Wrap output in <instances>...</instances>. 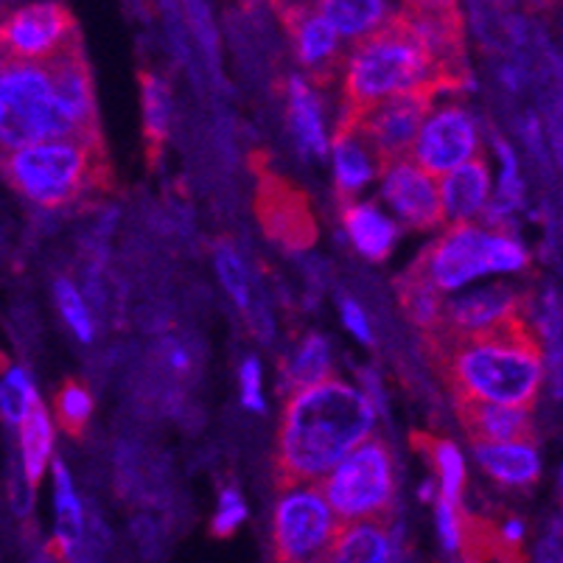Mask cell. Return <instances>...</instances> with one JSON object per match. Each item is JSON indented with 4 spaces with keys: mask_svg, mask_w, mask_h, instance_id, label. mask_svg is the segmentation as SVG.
<instances>
[{
    "mask_svg": "<svg viewBox=\"0 0 563 563\" xmlns=\"http://www.w3.org/2000/svg\"><path fill=\"white\" fill-rule=\"evenodd\" d=\"M390 519H360L342 521L336 527L334 539L322 561H342V563H382L396 555L393 544Z\"/></svg>",
    "mask_w": 563,
    "mask_h": 563,
    "instance_id": "17",
    "label": "cell"
},
{
    "mask_svg": "<svg viewBox=\"0 0 563 563\" xmlns=\"http://www.w3.org/2000/svg\"><path fill=\"white\" fill-rule=\"evenodd\" d=\"M412 446H418L421 452L429 454V460L434 463L440 474V488H443V501H452L457 505L460 490H463V457H460L457 446L449 443V440H438V438H427V434H412Z\"/></svg>",
    "mask_w": 563,
    "mask_h": 563,
    "instance_id": "26",
    "label": "cell"
},
{
    "mask_svg": "<svg viewBox=\"0 0 563 563\" xmlns=\"http://www.w3.org/2000/svg\"><path fill=\"white\" fill-rule=\"evenodd\" d=\"M342 320H345L347 329L353 331V334L360 336L362 342H371V329H367V317L365 311L360 309V306L353 303V300H342Z\"/></svg>",
    "mask_w": 563,
    "mask_h": 563,
    "instance_id": "38",
    "label": "cell"
},
{
    "mask_svg": "<svg viewBox=\"0 0 563 563\" xmlns=\"http://www.w3.org/2000/svg\"><path fill=\"white\" fill-rule=\"evenodd\" d=\"M93 412V398L79 382H65L56 393V421L70 438H79L85 432L87 421Z\"/></svg>",
    "mask_w": 563,
    "mask_h": 563,
    "instance_id": "30",
    "label": "cell"
},
{
    "mask_svg": "<svg viewBox=\"0 0 563 563\" xmlns=\"http://www.w3.org/2000/svg\"><path fill=\"white\" fill-rule=\"evenodd\" d=\"M334 510L336 521L390 519L393 494V457L384 440H362L347 452L317 485Z\"/></svg>",
    "mask_w": 563,
    "mask_h": 563,
    "instance_id": "6",
    "label": "cell"
},
{
    "mask_svg": "<svg viewBox=\"0 0 563 563\" xmlns=\"http://www.w3.org/2000/svg\"><path fill=\"white\" fill-rule=\"evenodd\" d=\"M20 446H23V474L32 488L43 479V471L51 460V443H54V429H51V418L45 412L37 396L25 404L23 415H20Z\"/></svg>",
    "mask_w": 563,
    "mask_h": 563,
    "instance_id": "21",
    "label": "cell"
},
{
    "mask_svg": "<svg viewBox=\"0 0 563 563\" xmlns=\"http://www.w3.org/2000/svg\"><path fill=\"white\" fill-rule=\"evenodd\" d=\"M56 477V547L59 555L63 550H74L81 541V530H85V519H81V505L76 499L74 488H70V477L63 463H54Z\"/></svg>",
    "mask_w": 563,
    "mask_h": 563,
    "instance_id": "27",
    "label": "cell"
},
{
    "mask_svg": "<svg viewBox=\"0 0 563 563\" xmlns=\"http://www.w3.org/2000/svg\"><path fill=\"white\" fill-rule=\"evenodd\" d=\"M521 309H525V300L519 295L508 289H488L465 300L443 303V314H440L438 325L449 331H483Z\"/></svg>",
    "mask_w": 563,
    "mask_h": 563,
    "instance_id": "18",
    "label": "cell"
},
{
    "mask_svg": "<svg viewBox=\"0 0 563 563\" xmlns=\"http://www.w3.org/2000/svg\"><path fill=\"white\" fill-rule=\"evenodd\" d=\"M465 432L474 443H536V429L527 407L454 398Z\"/></svg>",
    "mask_w": 563,
    "mask_h": 563,
    "instance_id": "15",
    "label": "cell"
},
{
    "mask_svg": "<svg viewBox=\"0 0 563 563\" xmlns=\"http://www.w3.org/2000/svg\"><path fill=\"white\" fill-rule=\"evenodd\" d=\"M440 205H443V219L452 222H471L488 202L490 174L483 155L460 163L452 172L440 174L438 183Z\"/></svg>",
    "mask_w": 563,
    "mask_h": 563,
    "instance_id": "16",
    "label": "cell"
},
{
    "mask_svg": "<svg viewBox=\"0 0 563 563\" xmlns=\"http://www.w3.org/2000/svg\"><path fill=\"white\" fill-rule=\"evenodd\" d=\"M284 23L303 68H309L320 85L334 79L336 70L342 68L340 34L317 14V9L286 7Z\"/></svg>",
    "mask_w": 563,
    "mask_h": 563,
    "instance_id": "14",
    "label": "cell"
},
{
    "mask_svg": "<svg viewBox=\"0 0 563 563\" xmlns=\"http://www.w3.org/2000/svg\"><path fill=\"white\" fill-rule=\"evenodd\" d=\"M485 242H488V233H483V230L468 222H454V228L446 235H440L438 242L415 261V266L440 291L460 289L468 280L488 273Z\"/></svg>",
    "mask_w": 563,
    "mask_h": 563,
    "instance_id": "12",
    "label": "cell"
},
{
    "mask_svg": "<svg viewBox=\"0 0 563 563\" xmlns=\"http://www.w3.org/2000/svg\"><path fill=\"white\" fill-rule=\"evenodd\" d=\"M479 155V141L477 130H474V121H471L468 112L457 104H443L440 110H429V115L423 118L418 137L412 143V157L423 172H429L432 177L452 172L460 163L471 161V157Z\"/></svg>",
    "mask_w": 563,
    "mask_h": 563,
    "instance_id": "10",
    "label": "cell"
},
{
    "mask_svg": "<svg viewBox=\"0 0 563 563\" xmlns=\"http://www.w3.org/2000/svg\"><path fill=\"white\" fill-rule=\"evenodd\" d=\"M477 457L490 477L505 485H530L539 479V454L532 443H477Z\"/></svg>",
    "mask_w": 563,
    "mask_h": 563,
    "instance_id": "20",
    "label": "cell"
},
{
    "mask_svg": "<svg viewBox=\"0 0 563 563\" xmlns=\"http://www.w3.org/2000/svg\"><path fill=\"white\" fill-rule=\"evenodd\" d=\"M423 351L454 398L532 407L544 382V351L525 309L483 331H423Z\"/></svg>",
    "mask_w": 563,
    "mask_h": 563,
    "instance_id": "1",
    "label": "cell"
},
{
    "mask_svg": "<svg viewBox=\"0 0 563 563\" xmlns=\"http://www.w3.org/2000/svg\"><path fill=\"white\" fill-rule=\"evenodd\" d=\"M244 501L239 499L235 490H224L222 494V508H219V516L213 519V532H217L219 539H228L230 532H235V527L244 521Z\"/></svg>",
    "mask_w": 563,
    "mask_h": 563,
    "instance_id": "35",
    "label": "cell"
},
{
    "mask_svg": "<svg viewBox=\"0 0 563 563\" xmlns=\"http://www.w3.org/2000/svg\"><path fill=\"white\" fill-rule=\"evenodd\" d=\"M434 99L423 93L393 96L356 112H342L336 135L360 137L371 146V157L376 168H387L390 163L409 157L412 143L418 137L423 118L432 110Z\"/></svg>",
    "mask_w": 563,
    "mask_h": 563,
    "instance_id": "7",
    "label": "cell"
},
{
    "mask_svg": "<svg viewBox=\"0 0 563 563\" xmlns=\"http://www.w3.org/2000/svg\"><path fill=\"white\" fill-rule=\"evenodd\" d=\"M143 118H146V141H150L152 161H155L161 143L168 135V90L155 79V76L143 74Z\"/></svg>",
    "mask_w": 563,
    "mask_h": 563,
    "instance_id": "29",
    "label": "cell"
},
{
    "mask_svg": "<svg viewBox=\"0 0 563 563\" xmlns=\"http://www.w3.org/2000/svg\"><path fill=\"white\" fill-rule=\"evenodd\" d=\"M421 496H423V499H432V485H427V488L421 490Z\"/></svg>",
    "mask_w": 563,
    "mask_h": 563,
    "instance_id": "39",
    "label": "cell"
},
{
    "mask_svg": "<svg viewBox=\"0 0 563 563\" xmlns=\"http://www.w3.org/2000/svg\"><path fill=\"white\" fill-rule=\"evenodd\" d=\"M329 378V345L320 336H306L303 345L298 347L295 360L286 365V384L289 390H303L309 384Z\"/></svg>",
    "mask_w": 563,
    "mask_h": 563,
    "instance_id": "28",
    "label": "cell"
},
{
    "mask_svg": "<svg viewBox=\"0 0 563 563\" xmlns=\"http://www.w3.org/2000/svg\"><path fill=\"white\" fill-rule=\"evenodd\" d=\"M217 269H219V278H222V284L228 286V291L233 295L235 303L242 306V309H250L247 269H244L239 253H235L233 247H228V244L217 247Z\"/></svg>",
    "mask_w": 563,
    "mask_h": 563,
    "instance_id": "31",
    "label": "cell"
},
{
    "mask_svg": "<svg viewBox=\"0 0 563 563\" xmlns=\"http://www.w3.org/2000/svg\"><path fill=\"white\" fill-rule=\"evenodd\" d=\"M255 213L264 233L286 250H306L317 239L314 213L300 188L284 177L264 172L255 197Z\"/></svg>",
    "mask_w": 563,
    "mask_h": 563,
    "instance_id": "11",
    "label": "cell"
},
{
    "mask_svg": "<svg viewBox=\"0 0 563 563\" xmlns=\"http://www.w3.org/2000/svg\"><path fill=\"white\" fill-rule=\"evenodd\" d=\"M286 99H289V121L295 135H298L300 150L322 157L329 146H325V130H322L320 101L314 99L311 87L303 79H289Z\"/></svg>",
    "mask_w": 563,
    "mask_h": 563,
    "instance_id": "22",
    "label": "cell"
},
{
    "mask_svg": "<svg viewBox=\"0 0 563 563\" xmlns=\"http://www.w3.org/2000/svg\"><path fill=\"white\" fill-rule=\"evenodd\" d=\"M527 264V253L508 235H488L485 242V266L488 273H516Z\"/></svg>",
    "mask_w": 563,
    "mask_h": 563,
    "instance_id": "33",
    "label": "cell"
},
{
    "mask_svg": "<svg viewBox=\"0 0 563 563\" xmlns=\"http://www.w3.org/2000/svg\"><path fill=\"white\" fill-rule=\"evenodd\" d=\"M317 14L353 43L393 18L387 0H317Z\"/></svg>",
    "mask_w": 563,
    "mask_h": 563,
    "instance_id": "19",
    "label": "cell"
},
{
    "mask_svg": "<svg viewBox=\"0 0 563 563\" xmlns=\"http://www.w3.org/2000/svg\"><path fill=\"white\" fill-rule=\"evenodd\" d=\"M460 525H463V516H460L457 505L452 501H438V527H440V539H443V547L449 552L460 550Z\"/></svg>",
    "mask_w": 563,
    "mask_h": 563,
    "instance_id": "36",
    "label": "cell"
},
{
    "mask_svg": "<svg viewBox=\"0 0 563 563\" xmlns=\"http://www.w3.org/2000/svg\"><path fill=\"white\" fill-rule=\"evenodd\" d=\"M34 398V387L20 367H9L7 384L0 387V409L9 421H20L25 404Z\"/></svg>",
    "mask_w": 563,
    "mask_h": 563,
    "instance_id": "34",
    "label": "cell"
},
{
    "mask_svg": "<svg viewBox=\"0 0 563 563\" xmlns=\"http://www.w3.org/2000/svg\"><path fill=\"white\" fill-rule=\"evenodd\" d=\"M336 527L340 521L317 485L314 488H303V485L289 488V494L278 501V510H275V558L286 563L314 561V558L322 561Z\"/></svg>",
    "mask_w": 563,
    "mask_h": 563,
    "instance_id": "9",
    "label": "cell"
},
{
    "mask_svg": "<svg viewBox=\"0 0 563 563\" xmlns=\"http://www.w3.org/2000/svg\"><path fill=\"white\" fill-rule=\"evenodd\" d=\"M79 43V29L65 3L37 0L0 14V63H48Z\"/></svg>",
    "mask_w": 563,
    "mask_h": 563,
    "instance_id": "8",
    "label": "cell"
},
{
    "mask_svg": "<svg viewBox=\"0 0 563 563\" xmlns=\"http://www.w3.org/2000/svg\"><path fill=\"white\" fill-rule=\"evenodd\" d=\"M0 371H9V362H7V356H3V353H0Z\"/></svg>",
    "mask_w": 563,
    "mask_h": 563,
    "instance_id": "40",
    "label": "cell"
},
{
    "mask_svg": "<svg viewBox=\"0 0 563 563\" xmlns=\"http://www.w3.org/2000/svg\"><path fill=\"white\" fill-rule=\"evenodd\" d=\"M63 137H101L81 43L48 63H0V150Z\"/></svg>",
    "mask_w": 563,
    "mask_h": 563,
    "instance_id": "2",
    "label": "cell"
},
{
    "mask_svg": "<svg viewBox=\"0 0 563 563\" xmlns=\"http://www.w3.org/2000/svg\"><path fill=\"white\" fill-rule=\"evenodd\" d=\"M56 303H59V309H63L65 320L70 322V329L76 331V336L85 342L93 340V320H90V314H87V306L85 300H81L79 289H76L70 280H56Z\"/></svg>",
    "mask_w": 563,
    "mask_h": 563,
    "instance_id": "32",
    "label": "cell"
},
{
    "mask_svg": "<svg viewBox=\"0 0 563 563\" xmlns=\"http://www.w3.org/2000/svg\"><path fill=\"white\" fill-rule=\"evenodd\" d=\"M0 172L40 208H65L110 191L112 172L101 137H63L0 150Z\"/></svg>",
    "mask_w": 563,
    "mask_h": 563,
    "instance_id": "5",
    "label": "cell"
},
{
    "mask_svg": "<svg viewBox=\"0 0 563 563\" xmlns=\"http://www.w3.org/2000/svg\"><path fill=\"white\" fill-rule=\"evenodd\" d=\"M334 168L340 197L351 199L371 183L376 163L360 137L334 135Z\"/></svg>",
    "mask_w": 563,
    "mask_h": 563,
    "instance_id": "25",
    "label": "cell"
},
{
    "mask_svg": "<svg viewBox=\"0 0 563 563\" xmlns=\"http://www.w3.org/2000/svg\"><path fill=\"white\" fill-rule=\"evenodd\" d=\"M345 228L351 233L353 244L371 261H384L390 255L396 242V228L390 219H384L373 205H351L342 211Z\"/></svg>",
    "mask_w": 563,
    "mask_h": 563,
    "instance_id": "23",
    "label": "cell"
},
{
    "mask_svg": "<svg viewBox=\"0 0 563 563\" xmlns=\"http://www.w3.org/2000/svg\"><path fill=\"white\" fill-rule=\"evenodd\" d=\"M376 412L365 393L336 378H322L286 401L275 460L280 490L322 479L371 434Z\"/></svg>",
    "mask_w": 563,
    "mask_h": 563,
    "instance_id": "3",
    "label": "cell"
},
{
    "mask_svg": "<svg viewBox=\"0 0 563 563\" xmlns=\"http://www.w3.org/2000/svg\"><path fill=\"white\" fill-rule=\"evenodd\" d=\"M242 398L247 409H264V401H261V367L255 360H247L242 367Z\"/></svg>",
    "mask_w": 563,
    "mask_h": 563,
    "instance_id": "37",
    "label": "cell"
},
{
    "mask_svg": "<svg viewBox=\"0 0 563 563\" xmlns=\"http://www.w3.org/2000/svg\"><path fill=\"white\" fill-rule=\"evenodd\" d=\"M452 93L418 34L393 14L376 32L356 40L345 65V112L365 110L393 96Z\"/></svg>",
    "mask_w": 563,
    "mask_h": 563,
    "instance_id": "4",
    "label": "cell"
},
{
    "mask_svg": "<svg viewBox=\"0 0 563 563\" xmlns=\"http://www.w3.org/2000/svg\"><path fill=\"white\" fill-rule=\"evenodd\" d=\"M384 199L409 228L434 230L443 222L438 177L423 172L412 157H401L384 168Z\"/></svg>",
    "mask_w": 563,
    "mask_h": 563,
    "instance_id": "13",
    "label": "cell"
},
{
    "mask_svg": "<svg viewBox=\"0 0 563 563\" xmlns=\"http://www.w3.org/2000/svg\"><path fill=\"white\" fill-rule=\"evenodd\" d=\"M398 298H401L404 311H407V317L418 329L432 331L440 322V314H443V291L415 264L398 278Z\"/></svg>",
    "mask_w": 563,
    "mask_h": 563,
    "instance_id": "24",
    "label": "cell"
}]
</instances>
